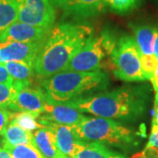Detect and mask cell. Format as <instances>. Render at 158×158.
Segmentation results:
<instances>
[{"instance_id": "7a4b0ae2", "label": "cell", "mask_w": 158, "mask_h": 158, "mask_svg": "<svg viewBox=\"0 0 158 158\" xmlns=\"http://www.w3.org/2000/svg\"><path fill=\"white\" fill-rule=\"evenodd\" d=\"M147 90L141 87H124L86 98H77L63 103L81 113L104 118L127 121L141 117L147 107Z\"/></svg>"}, {"instance_id": "7402d4cb", "label": "cell", "mask_w": 158, "mask_h": 158, "mask_svg": "<svg viewBox=\"0 0 158 158\" xmlns=\"http://www.w3.org/2000/svg\"><path fill=\"white\" fill-rule=\"evenodd\" d=\"M140 4L141 0H106V5L118 14H125L134 11Z\"/></svg>"}, {"instance_id": "d4e9b609", "label": "cell", "mask_w": 158, "mask_h": 158, "mask_svg": "<svg viewBox=\"0 0 158 158\" xmlns=\"http://www.w3.org/2000/svg\"><path fill=\"white\" fill-rule=\"evenodd\" d=\"M137 154L141 158H158V148L147 144L144 149Z\"/></svg>"}, {"instance_id": "e0dca14e", "label": "cell", "mask_w": 158, "mask_h": 158, "mask_svg": "<svg viewBox=\"0 0 158 158\" xmlns=\"http://www.w3.org/2000/svg\"><path fill=\"white\" fill-rule=\"evenodd\" d=\"M106 0H73L65 11L78 18L95 16L106 7Z\"/></svg>"}, {"instance_id": "f1b7e54d", "label": "cell", "mask_w": 158, "mask_h": 158, "mask_svg": "<svg viewBox=\"0 0 158 158\" xmlns=\"http://www.w3.org/2000/svg\"><path fill=\"white\" fill-rule=\"evenodd\" d=\"M152 124L158 126V104H156V103H155V112H154Z\"/></svg>"}, {"instance_id": "cb8c5ba5", "label": "cell", "mask_w": 158, "mask_h": 158, "mask_svg": "<svg viewBox=\"0 0 158 158\" xmlns=\"http://www.w3.org/2000/svg\"><path fill=\"white\" fill-rule=\"evenodd\" d=\"M14 112H11L7 109L0 108V135H4L7 126L11 123Z\"/></svg>"}, {"instance_id": "d6986e66", "label": "cell", "mask_w": 158, "mask_h": 158, "mask_svg": "<svg viewBox=\"0 0 158 158\" xmlns=\"http://www.w3.org/2000/svg\"><path fill=\"white\" fill-rule=\"evenodd\" d=\"M17 20L16 0H0V36Z\"/></svg>"}, {"instance_id": "8fae6325", "label": "cell", "mask_w": 158, "mask_h": 158, "mask_svg": "<svg viewBox=\"0 0 158 158\" xmlns=\"http://www.w3.org/2000/svg\"><path fill=\"white\" fill-rule=\"evenodd\" d=\"M85 118V116L83 113L66 104L46 102L43 115H40L38 119H44L57 124L74 127L80 123Z\"/></svg>"}, {"instance_id": "2e32d148", "label": "cell", "mask_w": 158, "mask_h": 158, "mask_svg": "<svg viewBox=\"0 0 158 158\" xmlns=\"http://www.w3.org/2000/svg\"><path fill=\"white\" fill-rule=\"evenodd\" d=\"M73 158H127L99 142L81 141Z\"/></svg>"}, {"instance_id": "44dd1931", "label": "cell", "mask_w": 158, "mask_h": 158, "mask_svg": "<svg viewBox=\"0 0 158 158\" xmlns=\"http://www.w3.org/2000/svg\"><path fill=\"white\" fill-rule=\"evenodd\" d=\"M12 158H47L32 145H18L6 148Z\"/></svg>"}, {"instance_id": "83f0119b", "label": "cell", "mask_w": 158, "mask_h": 158, "mask_svg": "<svg viewBox=\"0 0 158 158\" xmlns=\"http://www.w3.org/2000/svg\"><path fill=\"white\" fill-rule=\"evenodd\" d=\"M50 2L54 7L56 6L65 11L69 6V5L73 2V0H50Z\"/></svg>"}, {"instance_id": "ba28073f", "label": "cell", "mask_w": 158, "mask_h": 158, "mask_svg": "<svg viewBox=\"0 0 158 158\" xmlns=\"http://www.w3.org/2000/svg\"><path fill=\"white\" fill-rule=\"evenodd\" d=\"M46 96L43 90L40 88L25 87L17 90L14 100L9 110L17 113H28L39 117L44 113Z\"/></svg>"}, {"instance_id": "5bb4252c", "label": "cell", "mask_w": 158, "mask_h": 158, "mask_svg": "<svg viewBox=\"0 0 158 158\" xmlns=\"http://www.w3.org/2000/svg\"><path fill=\"white\" fill-rule=\"evenodd\" d=\"M141 56H155L156 27L148 25H131Z\"/></svg>"}, {"instance_id": "9c48e42d", "label": "cell", "mask_w": 158, "mask_h": 158, "mask_svg": "<svg viewBox=\"0 0 158 158\" xmlns=\"http://www.w3.org/2000/svg\"><path fill=\"white\" fill-rule=\"evenodd\" d=\"M44 43L0 42V63L23 62L34 66L40 49Z\"/></svg>"}, {"instance_id": "8992f818", "label": "cell", "mask_w": 158, "mask_h": 158, "mask_svg": "<svg viewBox=\"0 0 158 158\" xmlns=\"http://www.w3.org/2000/svg\"><path fill=\"white\" fill-rule=\"evenodd\" d=\"M111 59L113 73L117 78L126 82L147 80L141 69L140 51L133 36L123 35L117 40Z\"/></svg>"}, {"instance_id": "ac0fdd59", "label": "cell", "mask_w": 158, "mask_h": 158, "mask_svg": "<svg viewBox=\"0 0 158 158\" xmlns=\"http://www.w3.org/2000/svg\"><path fill=\"white\" fill-rule=\"evenodd\" d=\"M6 139L5 148L15 147L18 145H32L34 146L33 133L20 128L13 123H10L4 134Z\"/></svg>"}, {"instance_id": "d6a6232c", "label": "cell", "mask_w": 158, "mask_h": 158, "mask_svg": "<svg viewBox=\"0 0 158 158\" xmlns=\"http://www.w3.org/2000/svg\"><path fill=\"white\" fill-rule=\"evenodd\" d=\"M131 158H141V157H140V156H139V155L136 153V154H135V155H134V156H133Z\"/></svg>"}, {"instance_id": "4dcf8cb0", "label": "cell", "mask_w": 158, "mask_h": 158, "mask_svg": "<svg viewBox=\"0 0 158 158\" xmlns=\"http://www.w3.org/2000/svg\"><path fill=\"white\" fill-rule=\"evenodd\" d=\"M155 56H156L158 61V27H156V36L155 40Z\"/></svg>"}, {"instance_id": "836d02e7", "label": "cell", "mask_w": 158, "mask_h": 158, "mask_svg": "<svg viewBox=\"0 0 158 158\" xmlns=\"http://www.w3.org/2000/svg\"><path fill=\"white\" fill-rule=\"evenodd\" d=\"M65 158H71V157H69V156H66V157Z\"/></svg>"}, {"instance_id": "f546056e", "label": "cell", "mask_w": 158, "mask_h": 158, "mask_svg": "<svg viewBox=\"0 0 158 158\" xmlns=\"http://www.w3.org/2000/svg\"><path fill=\"white\" fill-rule=\"evenodd\" d=\"M0 158H12L11 157L10 152L6 149V148H2L0 149Z\"/></svg>"}, {"instance_id": "7c38bea8", "label": "cell", "mask_w": 158, "mask_h": 158, "mask_svg": "<svg viewBox=\"0 0 158 158\" xmlns=\"http://www.w3.org/2000/svg\"><path fill=\"white\" fill-rule=\"evenodd\" d=\"M38 121L44 127L48 128L54 133L56 136L57 147L63 155L73 158L78 144L82 141L77 138L73 127L70 126L57 124L44 119H38Z\"/></svg>"}, {"instance_id": "4316f807", "label": "cell", "mask_w": 158, "mask_h": 158, "mask_svg": "<svg viewBox=\"0 0 158 158\" xmlns=\"http://www.w3.org/2000/svg\"><path fill=\"white\" fill-rule=\"evenodd\" d=\"M148 144L158 148V126H156V125L152 124L151 133L149 135Z\"/></svg>"}, {"instance_id": "4fadbf2b", "label": "cell", "mask_w": 158, "mask_h": 158, "mask_svg": "<svg viewBox=\"0 0 158 158\" xmlns=\"http://www.w3.org/2000/svg\"><path fill=\"white\" fill-rule=\"evenodd\" d=\"M34 147L47 158H65L57 147L56 136L48 128H40L33 133Z\"/></svg>"}, {"instance_id": "603a6c76", "label": "cell", "mask_w": 158, "mask_h": 158, "mask_svg": "<svg viewBox=\"0 0 158 158\" xmlns=\"http://www.w3.org/2000/svg\"><path fill=\"white\" fill-rule=\"evenodd\" d=\"M17 91L12 85L0 84V108L9 109Z\"/></svg>"}, {"instance_id": "30bf717a", "label": "cell", "mask_w": 158, "mask_h": 158, "mask_svg": "<svg viewBox=\"0 0 158 158\" xmlns=\"http://www.w3.org/2000/svg\"><path fill=\"white\" fill-rule=\"evenodd\" d=\"M50 30L16 21L0 36V42L44 43Z\"/></svg>"}, {"instance_id": "5b68a950", "label": "cell", "mask_w": 158, "mask_h": 158, "mask_svg": "<svg viewBox=\"0 0 158 158\" xmlns=\"http://www.w3.org/2000/svg\"><path fill=\"white\" fill-rule=\"evenodd\" d=\"M117 40L110 32H103L98 37L91 36L85 45L72 57L64 71H99L106 56H111Z\"/></svg>"}, {"instance_id": "484cf974", "label": "cell", "mask_w": 158, "mask_h": 158, "mask_svg": "<svg viewBox=\"0 0 158 158\" xmlns=\"http://www.w3.org/2000/svg\"><path fill=\"white\" fill-rule=\"evenodd\" d=\"M0 84L6 85H12L13 80L9 75L6 66L0 63Z\"/></svg>"}, {"instance_id": "6da1fadb", "label": "cell", "mask_w": 158, "mask_h": 158, "mask_svg": "<svg viewBox=\"0 0 158 158\" xmlns=\"http://www.w3.org/2000/svg\"><path fill=\"white\" fill-rule=\"evenodd\" d=\"M91 36L92 28L86 24H58L51 29L36 56L35 74L45 79L64 71L72 57Z\"/></svg>"}, {"instance_id": "3957f363", "label": "cell", "mask_w": 158, "mask_h": 158, "mask_svg": "<svg viewBox=\"0 0 158 158\" xmlns=\"http://www.w3.org/2000/svg\"><path fill=\"white\" fill-rule=\"evenodd\" d=\"M108 85L104 72L62 71L43 79L41 86L47 102L66 103L94 89H104Z\"/></svg>"}, {"instance_id": "277c9868", "label": "cell", "mask_w": 158, "mask_h": 158, "mask_svg": "<svg viewBox=\"0 0 158 158\" xmlns=\"http://www.w3.org/2000/svg\"><path fill=\"white\" fill-rule=\"evenodd\" d=\"M72 127L77 138L83 141L122 146L134 141L132 130L110 118L85 116Z\"/></svg>"}, {"instance_id": "ffe728a7", "label": "cell", "mask_w": 158, "mask_h": 158, "mask_svg": "<svg viewBox=\"0 0 158 158\" xmlns=\"http://www.w3.org/2000/svg\"><path fill=\"white\" fill-rule=\"evenodd\" d=\"M11 123L15 124L20 128L33 132L40 128H43L44 127L38 121V118L33 114L28 113H13Z\"/></svg>"}, {"instance_id": "1f68e13d", "label": "cell", "mask_w": 158, "mask_h": 158, "mask_svg": "<svg viewBox=\"0 0 158 158\" xmlns=\"http://www.w3.org/2000/svg\"><path fill=\"white\" fill-rule=\"evenodd\" d=\"M5 144H6V139L5 136L0 135V149L5 148Z\"/></svg>"}, {"instance_id": "9a60e30c", "label": "cell", "mask_w": 158, "mask_h": 158, "mask_svg": "<svg viewBox=\"0 0 158 158\" xmlns=\"http://www.w3.org/2000/svg\"><path fill=\"white\" fill-rule=\"evenodd\" d=\"M5 66L13 80L12 86L16 91L33 85L34 66L23 62H6Z\"/></svg>"}, {"instance_id": "52a82bcc", "label": "cell", "mask_w": 158, "mask_h": 158, "mask_svg": "<svg viewBox=\"0 0 158 158\" xmlns=\"http://www.w3.org/2000/svg\"><path fill=\"white\" fill-rule=\"evenodd\" d=\"M18 21L51 30L56 20V11L50 0H16Z\"/></svg>"}]
</instances>
